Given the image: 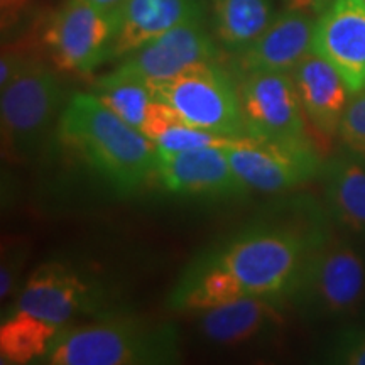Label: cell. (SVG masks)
Listing matches in <instances>:
<instances>
[{
  "label": "cell",
  "mask_w": 365,
  "mask_h": 365,
  "mask_svg": "<svg viewBox=\"0 0 365 365\" xmlns=\"http://www.w3.org/2000/svg\"><path fill=\"white\" fill-rule=\"evenodd\" d=\"M58 135L118 193H135L156 178V144L95 93H76L68 100Z\"/></svg>",
  "instance_id": "1"
},
{
  "label": "cell",
  "mask_w": 365,
  "mask_h": 365,
  "mask_svg": "<svg viewBox=\"0 0 365 365\" xmlns=\"http://www.w3.org/2000/svg\"><path fill=\"white\" fill-rule=\"evenodd\" d=\"M323 237L317 230L257 227L208 250L245 296L284 299L301 264Z\"/></svg>",
  "instance_id": "3"
},
{
  "label": "cell",
  "mask_w": 365,
  "mask_h": 365,
  "mask_svg": "<svg viewBox=\"0 0 365 365\" xmlns=\"http://www.w3.org/2000/svg\"><path fill=\"white\" fill-rule=\"evenodd\" d=\"M313 53L340 73L350 93L365 90L364 0H333L314 22Z\"/></svg>",
  "instance_id": "13"
},
{
  "label": "cell",
  "mask_w": 365,
  "mask_h": 365,
  "mask_svg": "<svg viewBox=\"0 0 365 365\" xmlns=\"http://www.w3.org/2000/svg\"><path fill=\"white\" fill-rule=\"evenodd\" d=\"M301 107L309 124L319 135H339L340 122L352 93L339 71L327 59L309 53L291 71Z\"/></svg>",
  "instance_id": "15"
},
{
  "label": "cell",
  "mask_w": 365,
  "mask_h": 365,
  "mask_svg": "<svg viewBox=\"0 0 365 365\" xmlns=\"http://www.w3.org/2000/svg\"><path fill=\"white\" fill-rule=\"evenodd\" d=\"M215 58V44L205 31L202 16H196L127 54L115 71L154 83L170 80L196 63L213 61Z\"/></svg>",
  "instance_id": "11"
},
{
  "label": "cell",
  "mask_w": 365,
  "mask_h": 365,
  "mask_svg": "<svg viewBox=\"0 0 365 365\" xmlns=\"http://www.w3.org/2000/svg\"><path fill=\"white\" fill-rule=\"evenodd\" d=\"M314 22L307 12L287 9L272 19L267 29L242 49L239 66L247 71H287L313 53Z\"/></svg>",
  "instance_id": "14"
},
{
  "label": "cell",
  "mask_w": 365,
  "mask_h": 365,
  "mask_svg": "<svg viewBox=\"0 0 365 365\" xmlns=\"http://www.w3.org/2000/svg\"><path fill=\"white\" fill-rule=\"evenodd\" d=\"M284 299L267 296H244L222 307L202 312L200 333L210 344L240 345L276 330L282 322Z\"/></svg>",
  "instance_id": "17"
},
{
  "label": "cell",
  "mask_w": 365,
  "mask_h": 365,
  "mask_svg": "<svg viewBox=\"0 0 365 365\" xmlns=\"http://www.w3.org/2000/svg\"><path fill=\"white\" fill-rule=\"evenodd\" d=\"M88 2L95 4V6L103 9V11H113L122 4V0H88Z\"/></svg>",
  "instance_id": "30"
},
{
  "label": "cell",
  "mask_w": 365,
  "mask_h": 365,
  "mask_svg": "<svg viewBox=\"0 0 365 365\" xmlns=\"http://www.w3.org/2000/svg\"><path fill=\"white\" fill-rule=\"evenodd\" d=\"M327 202L333 217L355 232H365V161L339 156L323 166Z\"/></svg>",
  "instance_id": "20"
},
{
  "label": "cell",
  "mask_w": 365,
  "mask_h": 365,
  "mask_svg": "<svg viewBox=\"0 0 365 365\" xmlns=\"http://www.w3.org/2000/svg\"><path fill=\"white\" fill-rule=\"evenodd\" d=\"M286 2L289 9H296V11L323 12L333 0H286Z\"/></svg>",
  "instance_id": "29"
},
{
  "label": "cell",
  "mask_w": 365,
  "mask_h": 365,
  "mask_svg": "<svg viewBox=\"0 0 365 365\" xmlns=\"http://www.w3.org/2000/svg\"><path fill=\"white\" fill-rule=\"evenodd\" d=\"M93 93L150 140H154L164 125L178 117L170 105L154 97L148 81L122 75L115 70L97 80Z\"/></svg>",
  "instance_id": "18"
},
{
  "label": "cell",
  "mask_w": 365,
  "mask_h": 365,
  "mask_svg": "<svg viewBox=\"0 0 365 365\" xmlns=\"http://www.w3.org/2000/svg\"><path fill=\"white\" fill-rule=\"evenodd\" d=\"M232 168L247 190L282 193L313 180L323 170L322 159L309 139L269 140L232 137L225 143Z\"/></svg>",
  "instance_id": "8"
},
{
  "label": "cell",
  "mask_w": 365,
  "mask_h": 365,
  "mask_svg": "<svg viewBox=\"0 0 365 365\" xmlns=\"http://www.w3.org/2000/svg\"><path fill=\"white\" fill-rule=\"evenodd\" d=\"M59 335L24 314L9 309L0 327V357L2 364H38Z\"/></svg>",
  "instance_id": "22"
},
{
  "label": "cell",
  "mask_w": 365,
  "mask_h": 365,
  "mask_svg": "<svg viewBox=\"0 0 365 365\" xmlns=\"http://www.w3.org/2000/svg\"><path fill=\"white\" fill-rule=\"evenodd\" d=\"M27 255V247L22 242H9L2 247V266H0V299L6 303V299L16 293L19 286V277L24 267Z\"/></svg>",
  "instance_id": "25"
},
{
  "label": "cell",
  "mask_w": 365,
  "mask_h": 365,
  "mask_svg": "<svg viewBox=\"0 0 365 365\" xmlns=\"http://www.w3.org/2000/svg\"><path fill=\"white\" fill-rule=\"evenodd\" d=\"M105 289L95 277L68 262L49 261L36 267L9 309L61 333L73 319L103 308Z\"/></svg>",
  "instance_id": "7"
},
{
  "label": "cell",
  "mask_w": 365,
  "mask_h": 365,
  "mask_svg": "<svg viewBox=\"0 0 365 365\" xmlns=\"http://www.w3.org/2000/svg\"><path fill=\"white\" fill-rule=\"evenodd\" d=\"M244 291L208 252L195 259L173 287L168 307L175 312H207L244 298Z\"/></svg>",
  "instance_id": "19"
},
{
  "label": "cell",
  "mask_w": 365,
  "mask_h": 365,
  "mask_svg": "<svg viewBox=\"0 0 365 365\" xmlns=\"http://www.w3.org/2000/svg\"><path fill=\"white\" fill-rule=\"evenodd\" d=\"M180 360L176 328L130 314H110L65 328L38 364L163 365Z\"/></svg>",
  "instance_id": "2"
},
{
  "label": "cell",
  "mask_w": 365,
  "mask_h": 365,
  "mask_svg": "<svg viewBox=\"0 0 365 365\" xmlns=\"http://www.w3.org/2000/svg\"><path fill=\"white\" fill-rule=\"evenodd\" d=\"M0 91L4 150L17 158L31 156L65 110V90L56 73L29 59L19 76Z\"/></svg>",
  "instance_id": "6"
},
{
  "label": "cell",
  "mask_w": 365,
  "mask_h": 365,
  "mask_svg": "<svg viewBox=\"0 0 365 365\" xmlns=\"http://www.w3.org/2000/svg\"><path fill=\"white\" fill-rule=\"evenodd\" d=\"M31 2L33 0H0V21H2L4 34L19 24L22 16L31 7Z\"/></svg>",
  "instance_id": "28"
},
{
  "label": "cell",
  "mask_w": 365,
  "mask_h": 365,
  "mask_svg": "<svg viewBox=\"0 0 365 365\" xmlns=\"http://www.w3.org/2000/svg\"><path fill=\"white\" fill-rule=\"evenodd\" d=\"M213 26L228 49H244L274 19L271 0H212Z\"/></svg>",
  "instance_id": "21"
},
{
  "label": "cell",
  "mask_w": 365,
  "mask_h": 365,
  "mask_svg": "<svg viewBox=\"0 0 365 365\" xmlns=\"http://www.w3.org/2000/svg\"><path fill=\"white\" fill-rule=\"evenodd\" d=\"M115 11H103L88 0H66L44 31L54 65L63 71L91 73L108 61Z\"/></svg>",
  "instance_id": "9"
},
{
  "label": "cell",
  "mask_w": 365,
  "mask_h": 365,
  "mask_svg": "<svg viewBox=\"0 0 365 365\" xmlns=\"http://www.w3.org/2000/svg\"><path fill=\"white\" fill-rule=\"evenodd\" d=\"M115 11L108 59L124 58L191 17L202 16L198 0H122Z\"/></svg>",
  "instance_id": "16"
},
{
  "label": "cell",
  "mask_w": 365,
  "mask_h": 365,
  "mask_svg": "<svg viewBox=\"0 0 365 365\" xmlns=\"http://www.w3.org/2000/svg\"><path fill=\"white\" fill-rule=\"evenodd\" d=\"M29 59L22 56L21 53L4 51L2 59H0V90L11 85L14 80L19 76V73L24 70Z\"/></svg>",
  "instance_id": "27"
},
{
  "label": "cell",
  "mask_w": 365,
  "mask_h": 365,
  "mask_svg": "<svg viewBox=\"0 0 365 365\" xmlns=\"http://www.w3.org/2000/svg\"><path fill=\"white\" fill-rule=\"evenodd\" d=\"M364 2H365V0H364Z\"/></svg>",
  "instance_id": "31"
},
{
  "label": "cell",
  "mask_w": 365,
  "mask_h": 365,
  "mask_svg": "<svg viewBox=\"0 0 365 365\" xmlns=\"http://www.w3.org/2000/svg\"><path fill=\"white\" fill-rule=\"evenodd\" d=\"M365 293V262L344 240L323 239L309 250L291 286L289 301L304 318L352 313Z\"/></svg>",
  "instance_id": "4"
},
{
  "label": "cell",
  "mask_w": 365,
  "mask_h": 365,
  "mask_svg": "<svg viewBox=\"0 0 365 365\" xmlns=\"http://www.w3.org/2000/svg\"><path fill=\"white\" fill-rule=\"evenodd\" d=\"M156 180L173 195L225 198L247 191L232 168L225 143L181 153H158Z\"/></svg>",
  "instance_id": "12"
},
{
  "label": "cell",
  "mask_w": 365,
  "mask_h": 365,
  "mask_svg": "<svg viewBox=\"0 0 365 365\" xmlns=\"http://www.w3.org/2000/svg\"><path fill=\"white\" fill-rule=\"evenodd\" d=\"M149 86L154 97L170 105L186 124L222 137L247 135L239 88L215 59L196 63Z\"/></svg>",
  "instance_id": "5"
},
{
  "label": "cell",
  "mask_w": 365,
  "mask_h": 365,
  "mask_svg": "<svg viewBox=\"0 0 365 365\" xmlns=\"http://www.w3.org/2000/svg\"><path fill=\"white\" fill-rule=\"evenodd\" d=\"M339 137L352 156L365 161V90L350 98L341 117Z\"/></svg>",
  "instance_id": "24"
},
{
  "label": "cell",
  "mask_w": 365,
  "mask_h": 365,
  "mask_svg": "<svg viewBox=\"0 0 365 365\" xmlns=\"http://www.w3.org/2000/svg\"><path fill=\"white\" fill-rule=\"evenodd\" d=\"M228 139L232 137H222L213 132L198 129V127L186 124L180 117H176L170 124L163 127L153 143L156 144L158 153H181V150L198 149L205 145L223 144Z\"/></svg>",
  "instance_id": "23"
},
{
  "label": "cell",
  "mask_w": 365,
  "mask_h": 365,
  "mask_svg": "<svg viewBox=\"0 0 365 365\" xmlns=\"http://www.w3.org/2000/svg\"><path fill=\"white\" fill-rule=\"evenodd\" d=\"M239 95L247 135L269 140L308 139L304 112L291 73H244Z\"/></svg>",
  "instance_id": "10"
},
{
  "label": "cell",
  "mask_w": 365,
  "mask_h": 365,
  "mask_svg": "<svg viewBox=\"0 0 365 365\" xmlns=\"http://www.w3.org/2000/svg\"><path fill=\"white\" fill-rule=\"evenodd\" d=\"M336 359L340 362L354 364V365H365V335L364 333L352 331L344 336V340L339 344V352Z\"/></svg>",
  "instance_id": "26"
}]
</instances>
